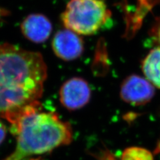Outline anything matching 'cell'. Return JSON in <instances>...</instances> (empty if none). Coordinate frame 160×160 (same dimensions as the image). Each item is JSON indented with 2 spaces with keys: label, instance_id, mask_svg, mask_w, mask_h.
<instances>
[{
  "label": "cell",
  "instance_id": "6da1fadb",
  "mask_svg": "<svg viewBox=\"0 0 160 160\" xmlns=\"http://www.w3.org/2000/svg\"><path fill=\"white\" fill-rule=\"evenodd\" d=\"M47 76L41 53L8 43L0 44V117L10 122L39 102Z\"/></svg>",
  "mask_w": 160,
  "mask_h": 160
},
{
  "label": "cell",
  "instance_id": "7a4b0ae2",
  "mask_svg": "<svg viewBox=\"0 0 160 160\" xmlns=\"http://www.w3.org/2000/svg\"><path fill=\"white\" fill-rule=\"evenodd\" d=\"M16 138L13 151L3 160H23L49 153L72 143V127L53 112L43 111L41 103L31 105L9 123Z\"/></svg>",
  "mask_w": 160,
  "mask_h": 160
},
{
  "label": "cell",
  "instance_id": "3957f363",
  "mask_svg": "<svg viewBox=\"0 0 160 160\" xmlns=\"http://www.w3.org/2000/svg\"><path fill=\"white\" fill-rule=\"evenodd\" d=\"M102 0H70L62 14L66 28L79 35L89 36L98 32L110 18Z\"/></svg>",
  "mask_w": 160,
  "mask_h": 160
},
{
  "label": "cell",
  "instance_id": "277c9868",
  "mask_svg": "<svg viewBox=\"0 0 160 160\" xmlns=\"http://www.w3.org/2000/svg\"><path fill=\"white\" fill-rule=\"evenodd\" d=\"M154 86L146 78L132 74L125 78L119 89L122 101L132 106H143L149 103L155 96Z\"/></svg>",
  "mask_w": 160,
  "mask_h": 160
},
{
  "label": "cell",
  "instance_id": "5b68a950",
  "mask_svg": "<svg viewBox=\"0 0 160 160\" xmlns=\"http://www.w3.org/2000/svg\"><path fill=\"white\" fill-rule=\"evenodd\" d=\"M59 102L69 111H75L85 107L92 98L89 84L82 78L74 77L68 79L60 88Z\"/></svg>",
  "mask_w": 160,
  "mask_h": 160
},
{
  "label": "cell",
  "instance_id": "8992f818",
  "mask_svg": "<svg viewBox=\"0 0 160 160\" xmlns=\"http://www.w3.org/2000/svg\"><path fill=\"white\" fill-rule=\"evenodd\" d=\"M52 46L58 58L68 62L78 59L84 50L83 41L79 34L67 28L55 34Z\"/></svg>",
  "mask_w": 160,
  "mask_h": 160
},
{
  "label": "cell",
  "instance_id": "52a82bcc",
  "mask_svg": "<svg viewBox=\"0 0 160 160\" xmlns=\"http://www.w3.org/2000/svg\"><path fill=\"white\" fill-rule=\"evenodd\" d=\"M21 29L23 36L29 41L41 43L49 38L52 32V24L44 15L33 13L24 19Z\"/></svg>",
  "mask_w": 160,
  "mask_h": 160
},
{
  "label": "cell",
  "instance_id": "ba28073f",
  "mask_svg": "<svg viewBox=\"0 0 160 160\" xmlns=\"http://www.w3.org/2000/svg\"><path fill=\"white\" fill-rule=\"evenodd\" d=\"M145 77L153 86L160 89V48L152 49L142 62Z\"/></svg>",
  "mask_w": 160,
  "mask_h": 160
},
{
  "label": "cell",
  "instance_id": "9c48e42d",
  "mask_svg": "<svg viewBox=\"0 0 160 160\" xmlns=\"http://www.w3.org/2000/svg\"><path fill=\"white\" fill-rule=\"evenodd\" d=\"M120 160H154L153 154L148 149L138 146L125 149Z\"/></svg>",
  "mask_w": 160,
  "mask_h": 160
},
{
  "label": "cell",
  "instance_id": "30bf717a",
  "mask_svg": "<svg viewBox=\"0 0 160 160\" xmlns=\"http://www.w3.org/2000/svg\"><path fill=\"white\" fill-rule=\"evenodd\" d=\"M6 127L4 125V123L0 120V145H1L5 140V138L6 137Z\"/></svg>",
  "mask_w": 160,
  "mask_h": 160
},
{
  "label": "cell",
  "instance_id": "8fae6325",
  "mask_svg": "<svg viewBox=\"0 0 160 160\" xmlns=\"http://www.w3.org/2000/svg\"><path fill=\"white\" fill-rule=\"evenodd\" d=\"M153 153L154 154H156V155L160 153V138L158 140V143L156 144V148H155Z\"/></svg>",
  "mask_w": 160,
  "mask_h": 160
},
{
  "label": "cell",
  "instance_id": "7c38bea8",
  "mask_svg": "<svg viewBox=\"0 0 160 160\" xmlns=\"http://www.w3.org/2000/svg\"><path fill=\"white\" fill-rule=\"evenodd\" d=\"M6 13H7V12L6 11V10L0 9V23L2 22L3 18H4L6 16Z\"/></svg>",
  "mask_w": 160,
  "mask_h": 160
},
{
  "label": "cell",
  "instance_id": "4fadbf2b",
  "mask_svg": "<svg viewBox=\"0 0 160 160\" xmlns=\"http://www.w3.org/2000/svg\"><path fill=\"white\" fill-rule=\"evenodd\" d=\"M156 38H157V41L159 45V48H160V24L157 29L156 32Z\"/></svg>",
  "mask_w": 160,
  "mask_h": 160
}]
</instances>
